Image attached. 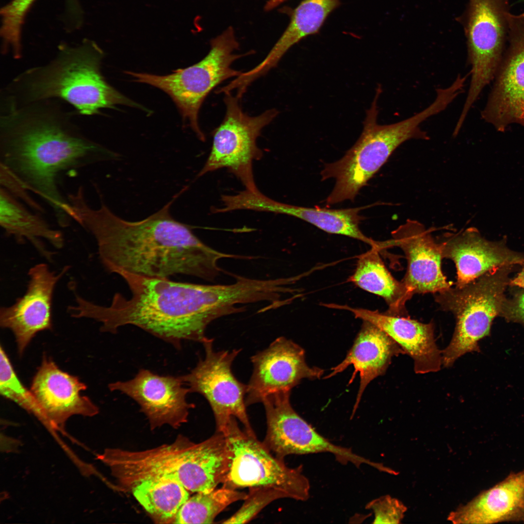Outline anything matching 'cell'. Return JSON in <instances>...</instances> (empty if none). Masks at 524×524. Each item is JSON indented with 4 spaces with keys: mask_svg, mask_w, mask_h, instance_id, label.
<instances>
[{
    "mask_svg": "<svg viewBox=\"0 0 524 524\" xmlns=\"http://www.w3.org/2000/svg\"><path fill=\"white\" fill-rule=\"evenodd\" d=\"M184 190L140 221L120 218L102 199L98 209L92 208L85 198L74 203L72 218L94 236L100 260L109 272L155 278L183 274L212 280L221 271L219 259L237 256L211 248L189 226L173 218L170 208Z\"/></svg>",
    "mask_w": 524,
    "mask_h": 524,
    "instance_id": "6da1fadb",
    "label": "cell"
},
{
    "mask_svg": "<svg viewBox=\"0 0 524 524\" xmlns=\"http://www.w3.org/2000/svg\"><path fill=\"white\" fill-rule=\"evenodd\" d=\"M67 114L48 100L5 108L0 117L1 167L52 209L62 227L72 220L60 176L120 155L84 136Z\"/></svg>",
    "mask_w": 524,
    "mask_h": 524,
    "instance_id": "7a4b0ae2",
    "label": "cell"
},
{
    "mask_svg": "<svg viewBox=\"0 0 524 524\" xmlns=\"http://www.w3.org/2000/svg\"><path fill=\"white\" fill-rule=\"evenodd\" d=\"M117 274L128 284L131 297L116 293L109 306L90 302L85 308L88 318L101 324L102 332L116 333L120 327L132 325L179 348L183 341L206 342L208 326L235 311L237 294L231 284H198L124 271Z\"/></svg>",
    "mask_w": 524,
    "mask_h": 524,
    "instance_id": "3957f363",
    "label": "cell"
},
{
    "mask_svg": "<svg viewBox=\"0 0 524 524\" xmlns=\"http://www.w3.org/2000/svg\"><path fill=\"white\" fill-rule=\"evenodd\" d=\"M103 54L89 40L76 47L62 46L50 62L28 70L15 79L7 89L6 101L18 107L58 98L86 115L120 104L140 108L105 81L100 71Z\"/></svg>",
    "mask_w": 524,
    "mask_h": 524,
    "instance_id": "277c9868",
    "label": "cell"
},
{
    "mask_svg": "<svg viewBox=\"0 0 524 524\" xmlns=\"http://www.w3.org/2000/svg\"><path fill=\"white\" fill-rule=\"evenodd\" d=\"M98 458L109 466L122 489L144 479L164 476L180 482L188 491L217 488L225 474V450L213 436L199 443L179 436L170 444L144 450L106 449Z\"/></svg>",
    "mask_w": 524,
    "mask_h": 524,
    "instance_id": "5b68a950",
    "label": "cell"
},
{
    "mask_svg": "<svg viewBox=\"0 0 524 524\" xmlns=\"http://www.w3.org/2000/svg\"><path fill=\"white\" fill-rule=\"evenodd\" d=\"M382 92L378 85L370 108L366 111L362 133L355 144L341 159L326 164L322 180L335 179V184L326 201L332 205L346 200L353 201L360 189L379 170L400 145L412 139L428 140L421 124L433 115L427 107L401 121L379 125L377 101Z\"/></svg>",
    "mask_w": 524,
    "mask_h": 524,
    "instance_id": "8992f818",
    "label": "cell"
},
{
    "mask_svg": "<svg viewBox=\"0 0 524 524\" xmlns=\"http://www.w3.org/2000/svg\"><path fill=\"white\" fill-rule=\"evenodd\" d=\"M519 267L499 266L468 283L435 294V301L441 309L452 313L456 320L452 338L442 351L444 367L452 366L466 353L480 352L478 342L489 335L507 296L510 276Z\"/></svg>",
    "mask_w": 524,
    "mask_h": 524,
    "instance_id": "52a82bcc",
    "label": "cell"
},
{
    "mask_svg": "<svg viewBox=\"0 0 524 524\" xmlns=\"http://www.w3.org/2000/svg\"><path fill=\"white\" fill-rule=\"evenodd\" d=\"M239 47L234 32L228 28L211 42L207 55L198 63L179 69L166 75L126 72L137 82L156 87L167 94L178 107L184 122L202 141L205 135L198 123L199 110L208 94L224 81L239 76L243 72L232 64L246 54L234 52Z\"/></svg>",
    "mask_w": 524,
    "mask_h": 524,
    "instance_id": "ba28073f",
    "label": "cell"
},
{
    "mask_svg": "<svg viewBox=\"0 0 524 524\" xmlns=\"http://www.w3.org/2000/svg\"><path fill=\"white\" fill-rule=\"evenodd\" d=\"M229 450L227 472L222 486L237 490L267 487L283 492L287 498L307 501L310 483L302 466L290 468L259 441L255 434L241 429L232 417L224 432Z\"/></svg>",
    "mask_w": 524,
    "mask_h": 524,
    "instance_id": "9c48e42d",
    "label": "cell"
},
{
    "mask_svg": "<svg viewBox=\"0 0 524 524\" xmlns=\"http://www.w3.org/2000/svg\"><path fill=\"white\" fill-rule=\"evenodd\" d=\"M224 94L225 115L212 132L211 152L197 177L226 168L246 189L256 191L258 189L254 179L253 163L262 156L257 139L262 129L274 119L278 111L271 109L257 116H250L243 112L241 98L233 96L231 92Z\"/></svg>",
    "mask_w": 524,
    "mask_h": 524,
    "instance_id": "30bf717a",
    "label": "cell"
},
{
    "mask_svg": "<svg viewBox=\"0 0 524 524\" xmlns=\"http://www.w3.org/2000/svg\"><path fill=\"white\" fill-rule=\"evenodd\" d=\"M508 0H469L460 17L467 38L471 82L465 101L473 105L495 77L508 36Z\"/></svg>",
    "mask_w": 524,
    "mask_h": 524,
    "instance_id": "8fae6325",
    "label": "cell"
},
{
    "mask_svg": "<svg viewBox=\"0 0 524 524\" xmlns=\"http://www.w3.org/2000/svg\"><path fill=\"white\" fill-rule=\"evenodd\" d=\"M213 339L203 343L205 356L196 365L181 376L190 393L201 394L208 402L214 417L216 431L223 433L232 417L245 430L255 434L246 413L245 396L247 385L239 381L231 365L240 349L216 351Z\"/></svg>",
    "mask_w": 524,
    "mask_h": 524,
    "instance_id": "7c38bea8",
    "label": "cell"
},
{
    "mask_svg": "<svg viewBox=\"0 0 524 524\" xmlns=\"http://www.w3.org/2000/svg\"><path fill=\"white\" fill-rule=\"evenodd\" d=\"M291 391L271 394L264 398L267 430L262 442L279 458L290 455L330 453L342 463L351 462L357 466L372 465L373 462L352 450L330 442L319 434L293 408Z\"/></svg>",
    "mask_w": 524,
    "mask_h": 524,
    "instance_id": "4fadbf2b",
    "label": "cell"
},
{
    "mask_svg": "<svg viewBox=\"0 0 524 524\" xmlns=\"http://www.w3.org/2000/svg\"><path fill=\"white\" fill-rule=\"evenodd\" d=\"M508 46L482 118L500 131L511 124L524 127V13L507 14Z\"/></svg>",
    "mask_w": 524,
    "mask_h": 524,
    "instance_id": "5bb4252c",
    "label": "cell"
},
{
    "mask_svg": "<svg viewBox=\"0 0 524 524\" xmlns=\"http://www.w3.org/2000/svg\"><path fill=\"white\" fill-rule=\"evenodd\" d=\"M109 388L134 400L152 429L164 425L179 427L195 407L187 399L190 391L181 376L160 375L142 368L131 379L110 383Z\"/></svg>",
    "mask_w": 524,
    "mask_h": 524,
    "instance_id": "9a60e30c",
    "label": "cell"
},
{
    "mask_svg": "<svg viewBox=\"0 0 524 524\" xmlns=\"http://www.w3.org/2000/svg\"><path fill=\"white\" fill-rule=\"evenodd\" d=\"M253 371L247 384L246 406L262 402L269 395L291 391L303 378H319L324 370L310 367L305 351L284 337L275 339L267 348L251 357Z\"/></svg>",
    "mask_w": 524,
    "mask_h": 524,
    "instance_id": "2e32d148",
    "label": "cell"
},
{
    "mask_svg": "<svg viewBox=\"0 0 524 524\" xmlns=\"http://www.w3.org/2000/svg\"><path fill=\"white\" fill-rule=\"evenodd\" d=\"M66 266L59 273L52 271L44 263L31 267L27 290L11 306L0 310V326L12 331L18 354L39 332L52 328V303L57 283L69 269Z\"/></svg>",
    "mask_w": 524,
    "mask_h": 524,
    "instance_id": "e0dca14e",
    "label": "cell"
},
{
    "mask_svg": "<svg viewBox=\"0 0 524 524\" xmlns=\"http://www.w3.org/2000/svg\"><path fill=\"white\" fill-rule=\"evenodd\" d=\"M387 247L397 246L404 252L407 270L402 281L414 295L436 294L451 287L441 268L443 259L439 243L435 241L430 229L411 219L392 232Z\"/></svg>",
    "mask_w": 524,
    "mask_h": 524,
    "instance_id": "ac0fdd59",
    "label": "cell"
},
{
    "mask_svg": "<svg viewBox=\"0 0 524 524\" xmlns=\"http://www.w3.org/2000/svg\"><path fill=\"white\" fill-rule=\"evenodd\" d=\"M86 389L78 377L62 371L50 358L44 356L30 391L43 412L44 425L52 430H62L72 415L93 416L98 413V407L80 394Z\"/></svg>",
    "mask_w": 524,
    "mask_h": 524,
    "instance_id": "d6986e66",
    "label": "cell"
},
{
    "mask_svg": "<svg viewBox=\"0 0 524 524\" xmlns=\"http://www.w3.org/2000/svg\"><path fill=\"white\" fill-rule=\"evenodd\" d=\"M439 244L442 258L455 263L457 285L468 283L499 266L524 265V252L509 248L506 237L489 241L474 227L458 233H447Z\"/></svg>",
    "mask_w": 524,
    "mask_h": 524,
    "instance_id": "ffe728a7",
    "label": "cell"
},
{
    "mask_svg": "<svg viewBox=\"0 0 524 524\" xmlns=\"http://www.w3.org/2000/svg\"><path fill=\"white\" fill-rule=\"evenodd\" d=\"M328 307L349 311L356 318L370 322L383 331L413 359L416 373L424 374L441 369L442 352L436 344L432 323H423L408 316L382 313L347 305L331 303Z\"/></svg>",
    "mask_w": 524,
    "mask_h": 524,
    "instance_id": "44dd1931",
    "label": "cell"
},
{
    "mask_svg": "<svg viewBox=\"0 0 524 524\" xmlns=\"http://www.w3.org/2000/svg\"><path fill=\"white\" fill-rule=\"evenodd\" d=\"M447 520L454 524L524 522V469L482 491L450 512Z\"/></svg>",
    "mask_w": 524,
    "mask_h": 524,
    "instance_id": "7402d4cb",
    "label": "cell"
},
{
    "mask_svg": "<svg viewBox=\"0 0 524 524\" xmlns=\"http://www.w3.org/2000/svg\"><path fill=\"white\" fill-rule=\"evenodd\" d=\"M405 354L390 337L374 325L363 321L354 344L345 359L332 368L325 378L343 372L348 366L354 368L350 383L359 373L360 385L353 413L357 409L362 393L369 383L385 372L394 356Z\"/></svg>",
    "mask_w": 524,
    "mask_h": 524,
    "instance_id": "603a6c76",
    "label": "cell"
},
{
    "mask_svg": "<svg viewBox=\"0 0 524 524\" xmlns=\"http://www.w3.org/2000/svg\"><path fill=\"white\" fill-rule=\"evenodd\" d=\"M340 4V0H303L292 12L289 25L265 58L245 72L246 80L252 83L264 75L276 66L293 45L318 33L328 16Z\"/></svg>",
    "mask_w": 524,
    "mask_h": 524,
    "instance_id": "cb8c5ba5",
    "label": "cell"
},
{
    "mask_svg": "<svg viewBox=\"0 0 524 524\" xmlns=\"http://www.w3.org/2000/svg\"><path fill=\"white\" fill-rule=\"evenodd\" d=\"M40 213L28 210L0 186V224L5 234L13 236L19 244L28 241L42 257L51 262L54 253L46 248L42 240L56 248H61L64 238L62 232L51 228Z\"/></svg>",
    "mask_w": 524,
    "mask_h": 524,
    "instance_id": "d4e9b609",
    "label": "cell"
},
{
    "mask_svg": "<svg viewBox=\"0 0 524 524\" xmlns=\"http://www.w3.org/2000/svg\"><path fill=\"white\" fill-rule=\"evenodd\" d=\"M379 251L371 247L360 255L348 281L383 298L389 307L387 313L407 316L405 304L413 294L402 281L397 280L391 275L382 261Z\"/></svg>",
    "mask_w": 524,
    "mask_h": 524,
    "instance_id": "484cf974",
    "label": "cell"
},
{
    "mask_svg": "<svg viewBox=\"0 0 524 524\" xmlns=\"http://www.w3.org/2000/svg\"><path fill=\"white\" fill-rule=\"evenodd\" d=\"M128 491L159 523H173L180 508L189 497L188 491L180 482L164 476L144 479Z\"/></svg>",
    "mask_w": 524,
    "mask_h": 524,
    "instance_id": "4316f807",
    "label": "cell"
},
{
    "mask_svg": "<svg viewBox=\"0 0 524 524\" xmlns=\"http://www.w3.org/2000/svg\"><path fill=\"white\" fill-rule=\"evenodd\" d=\"M371 205L356 208L330 209L284 205V214L306 221L328 233L346 236L362 241L371 247H377L378 241L374 240L361 231L359 224L364 218L360 211Z\"/></svg>",
    "mask_w": 524,
    "mask_h": 524,
    "instance_id": "83f0119b",
    "label": "cell"
},
{
    "mask_svg": "<svg viewBox=\"0 0 524 524\" xmlns=\"http://www.w3.org/2000/svg\"><path fill=\"white\" fill-rule=\"evenodd\" d=\"M247 493L224 487L207 492H196L181 506L173 524H212L216 517L230 504L244 500Z\"/></svg>",
    "mask_w": 524,
    "mask_h": 524,
    "instance_id": "f1b7e54d",
    "label": "cell"
},
{
    "mask_svg": "<svg viewBox=\"0 0 524 524\" xmlns=\"http://www.w3.org/2000/svg\"><path fill=\"white\" fill-rule=\"evenodd\" d=\"M35 0H12L1 9L0 35L3 50L21 51V33L25 17Z\"/></svg>",
    "mask_w": 524,
    "mask_h": 524,
    "instance_id": "f546056e",
    "label": "cell"
},
{
    "mask_svg": "<svg viewBox=\"0 0 524 524\" xmlns=\"http://www.w3.org/2000/svg\"><path fill=\"white\" fill-rule=\"evenodd\" d=\"M287 498L282 491L267 487L249 488L240 508L230 517L221 521L222 524H244L249 522L265 507L279 499Z\"/></svg>",
    "mask_w": 524,
    "mask_h": 524,
    "instance_id": "4dcf8cb0",
    "label": "cell"
},
{
    "mask_svg": "<svg viewBox=\"0 0 524 524\" xmlns=\"http://www.w3.org/2000/svg\"><path fill=\"white\" fill-rule=\"evenodd\" d=\"M367 508L374 514L373 524H399L407 509L400 501L388 495L370 502Z\"/></svg>",
    "mask_w": 524,
    "mask_h": 524,
    "instance_id": "1f68e13d",
    "label": "cell"
},
{
    "mask_svg": "<svg viewBox=\"0 0 524 524\" xmlns=\"http://www.w3.org/2000/svg\"><path fill=\"white\" fill-rule=\"evenodd\" d=\"M511 295L506 296L499 316L508 322L519 324L524 327V289L517 287H509Z\"/></svg>",
    "mask_w": 524,
    "mask_h": 524,
    "instance_id": "d6a6232c",
    "label": "cell"
},
{
    "mask_svg": "<svg viewBox=\"0 0 524 524\" xmlns=\"http://www.w3.org/2000/svg\"><path fill=\"white\" fill-rule=\"evenodd\" d=\"M0 184L11 195L20 198L32 209L39 213H43L42 207L31 197L28 190L7 170L0 167Z\"/></svg>",
    "mask_w": 524,
    "mask_h": 524,
    "instance_id": "836d02e7",
    "label": "cell"
},
{
    "mask_svg": "<svg viewBox=\"0 0 524 524\" xmlns=\"http://www.w3.org/2000/svg\"><path fill=\"white\" fill-rule=\"evenodd\" d=\"M521 267L516 275L511 278L508 287H517L524 289V265Z\"/></svg>",
    "mask_w": 524,
    "mask_h": 524,
    "instance_id": "e575fe53",
    "label": "cell"
},
{
    "mask_svg": "<svg viewBox=\"0 0 524 524\" xmlns=\"http://www.w3.org/2000/svg\"><path fill=\"white\" fill-rule=\"evenodd\" d=\"M287 0H268L267 2L268 6L271 9H274Z\"/></svg>",
    "mask_w": 524,
    "mask_h": 524,
    "instance_id": "d590c367",
    "label": "cell"
},
{
    "mask_svg": "<svg viewBox=\"0 0 524 524\" xmlns=\"http://www.w3.org/2000/svg\"><path fill=\"white\" fill-rule=\"evenodd\" d=\"M518 2H524V0H518Z\"/></svg>",
    "mask_w": 524,
    "mask_h": 524,
    "instance_id": "8d00e7d4",
    "label": "cell"
}]
</instances>
